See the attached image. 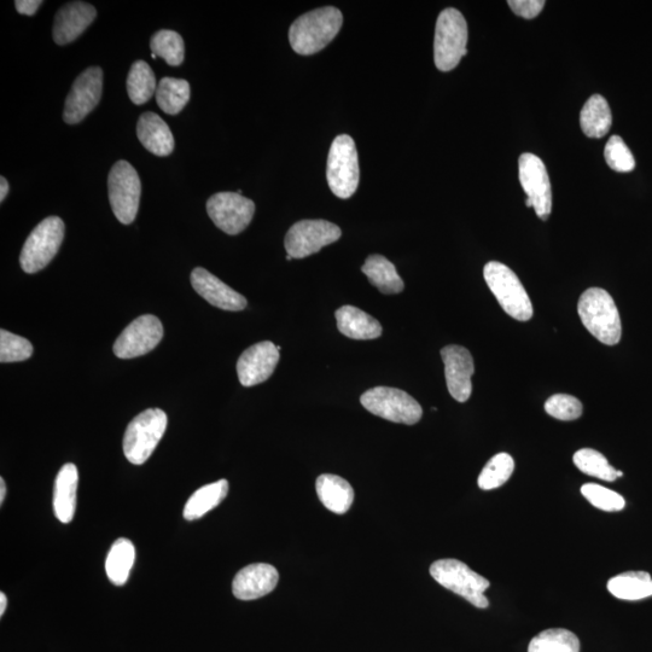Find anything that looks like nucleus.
<instances>
[{
	"label": "nucleus",
	"mask_w": 652,
	"mask_h": 652,
	"mask_svg": "<svg viewBox=\"0 0 652 652\" xmlns=\"http://www.w3.org/2000/svg\"><path fill=\"white\" fill-rule=\"evenodd\" d=\"M342 23L341 11L334 7L320 8L302 15L290 27L291 48L302 56L317 54L333 42Z\"/></svg>",
	"instance_id": "f257e3e1"
},
{
	"label": "nucleus",
	"mask_w": 652,
	"mask_h": 652,
	"mask_svg": "<svg viewBox=\"0 0 652 652\" xmlns=\"http://www.w3.org/2000/svg\"><path fill=\"white\" fill-rule=\"evenodd\" d=\"M578 313L582 324L604 345L615 346L621 340L619 310L607 290L591 288L581 295Z\"/></svg>",
	"instance_id": "f03ea898"
},
{
	"label": "nucleus",
	"mask_w": 652,
	"mask_h": 652,
	"mask_svg": "<svg viewBox=\"0 0 652 652\" xmlns=\"http://www.w3.org/2000/svg\"><path fill=\"white\" fill-rule=\"evenodd\" d=\"M468 25L457 9L448 8L439 15L434 40L435 66L441 72L456 68L468 54Z\"/></svg>",
	"instance_id": "7ed1b4c3"
},
{
	"label": "nucleus",
	"mask_w": 652,
	"mask_h": 652,
	"mask_svg": "<svg viewBox=\"0 0 652 652\" xmlns=\"http://www.w3.org/2000/svg\"><path fill=\"white\" fill-rule=\"evenodd\" d=\"M483 276L499 305L510 317L520 322L532 319V301L514 271L504 264L492 261L485 266Z\"/></svg>",
	"instance_id": "20e7f679"
},
{
	"label": "nucleus",
	"mask_w": 652,
	"mask_h": 652,
	"mask_svg": "<svg viewBox=\"0 0 652 652\" xmlns=\"http://www.w3.org/2000/svg\"><path fill=\"white\" fill-rule=\"evenodd\" d=\"M166 412L145 410L133 418L124 436V453L128 462L142 465L148 461L167 429Z\"/></svg>",
	"instance_id": "39448f33"
},
{
	"label": "nucleus",
	"mask_w": 652,
	"mask_h": 652,
	"mask_svg": "<svg viewBox=\"0 0 652 652\" xmlns=\"http://www.w3.org/2000/svg\"><path fill=\"white\" fill-rule=\"evenodd\" d=\"M430 575L445 589L467 599L476 608L486 609L489 602L485 592L489 589V581L470 569L467 564L458 560H439L430 567Z\"/></svg>",
	"instance_id": "423d86ee"
},
{
	"label": "nucleus",
	"mask_w": 652,
	"mask_h": 652,
	"mask_svg": "<svg viewBox=\"0 0 652 652\" xmlns=\"http://www.w3.org/2000/svg\"><path fill=\"white\" fill-rule=\"evenodd\" d=\"M359 177L358 153L352 137H336L331 144L326 166V178L331 191L340 199L347 200L357 191Z\"/></svg>",
	"instance_id": "0eeeda50"
},
{
	"label": "nucleus",
	"mask_w": 652,
	"mask_h": 652,
	"mask_svg": "<svg viewBox=\"0 0 652 652\" xmlns=\"http://www.w3.org/2000/svg\"><path fill=\"white\" fill-rule=\"evenodd\" d=\"M63 238V220L58 217L44 219L23 244L20 255L22 270L32 275L45 269L60 250Z\"/></svg>",
	"instance_id": "6e6552de"
},
{
	"label": "nucleus",
	"mask_w": 652,
	"mask_h": 652,
	"mask_svg": "<svg viewBox=\"0 0 652 652\" xmlns=\"http://www.w3.org/2000/svg\"><path fill=\"white\" fill-rule=\"evenodd\" d=\"M360 403L372 415L406 426H413L421 421L423 416L422 407L417 400L397 388H372L362 395Z\"/></svg>",
	"instance_id": "1a4fd4ad"
},
{
	"label": "nucleus",
	"mask_w": 652,
	"mask_h": 652,
	"mask_svg": "<svg viewBox=\"0 0 652 652\" xmlns=\"http://www.w3.org/2000/svg\"><path fill=\"white\" fill-rule=\"evenodd\" d=\"M109 201L120 223L130 225L135 221L141 202L142 184L131 163H115L108 178Z\"/></svg>",
	"instance_id": "9d476101"
},
{
	"label": "nucleus",
	"mask_w": 652,
	"mask_h": 652,
	"mask_svg": "<svg viewBox=\"0 0 652 652\" xmlns=\"http://www.w3.org/2000/svg\"><path fill=\"white\" fill-rule=\"evenodd\" d=\"M339 226L326 220H301L285 236V249L293 259H304L340 240Z\"/></svg>",
	"instance_id": "9b49d317"
},
{
	"label": "nucleus",
	"mask_w": 652,
	"mask_h": 652,
	"mask_svg": "<svg viewBox=\"0 0 652 652\" xmlns=\"http://www.w3.org/2000/svg\"><path fill=\"white\" fill-rule=\"evenodd\" d=\"M207 212L213 223L227 235L246 230L255 213V203L238 192H219L207 202Z\"/></svg>",
	"instance_id": "f8f14e48"
},
{
	"label": "nucleus",
	"mask_w": 652,
	"mask_h": 652,
	"mask_svg": "<svg viewBox=\"0 0 652 652\" xmlns=\"http://www.w3.org/2000/svg\"><path fill=\"white\" fill-rule=\"evenodd\" d=\"M163 326L153 314L138 317L122 331L114 343V353L121 359L142 357L161 342Z\"/></svg>",
	"instance_id": "ddd939ff"
},
{
	"label": "nucleus",
	"mask_w": 652,
	"mask_h": 652,
	"mask_svg": "<svg viewBox=\"0 0 652 652\" xmlns=\"http://www.w3.org/2000/svg\"><path fill=\"white\" fill-rule=\"evenodd\" d=\"M103 72L100 67L87 68L74 81L64 106L63 119L68 125L79 124L101 101Z\"/></svg>",
	"instance_id": "4468645a"
},
{
	"label": "nucleus",
	"mask_w": 652,
	"mask_h": 652,
	"mask_svg": "<svg viewBox=\"0 0 652 652\" xmlns=\"http://www.w3.org/2000/svg\"><path fill=\"white\" fill-rule=\"evenodd\" d=\"M518 173L527 199L533 203L535 213L547 220L552 212V191L544 162L537 155L526 153L518 160Z\"/></svg>",
	"instance_id": "2eb2a0df"
},
{
	"label": "nucleus",
	"mask_w": 652,
	"mask_h": 652,
	"mask_svg": "<svg viewBox=\"0 0 652 652\" xmlns=\"http://www.w3.org/2000/svg\"><path fill=\"white\" fill-rule=\"evenodd\" d=\"M441 358L445 364L448 392L458 403H465L473 393V383H471L475 371L473 355L467 348L451 345L441 349Z\"/></svg>",
	"instance_id": "dca6fc26"
},
{
	"label": "nucleus",
	"mask_w": 652,
	"mask_h": 652,
	"mask_svg": "<svg viewBox=\"0 0 652 652\" xmlns=\"http://www.w3.org/2000/svg\"><path fill=\"white\" fill-rule=\"evenodd\" d=\"M278 362L279 351L272 342H259L249 347L237 362V374L242 386H258L269 380Z\"/></svg>",
	"instance_id": "f3484780"
},
{
	"label": "nucleus",
	"mask_w": 652,
	"mask_h": 652,
	"mask_svg": "<svg viewBox=\"0 0 652 652\" xmlns=\"http://www.w3.org/2000/svg\"><path fill=\"white\" fill-rule=\"evenodd\" d=\"M191 284L197 294L221 310L238 312L243 311L248 305L247 299L243 295L238 294L237 291L202 267H196L191 272Z\"/></svg>",
	"instance_id": "a211bd4d"
},
{
	"label": "nucleus",
	"mask_w": 652,
	"mask_h": 652,
	"mask_svg": "<svg viewBox=\"0 0 652 652\" xmlns=\"http://www.w3.org/2000/svg\"><path fill=\"white\" fill-rule=\"evenodd\" d=\"M279 574L271 564L256 563L244 567L232 582V592L241 601H254L276 589Z\"/></svg>",
	"instance_id": "6ab92c4d"
},
{
	"label": "nucleus",
	"mask_w": 652,
	"mask_h": 652,
	"mask_svg": "<svg viewBox=\"0 0 652 652\" xmlns=\"http://www.w3.org/2000/svg\"><path fill=\"white\" fill-rule=\"evenodd\" d=\"M97 11L91 4L73 2L58 10L54 23V40L58 45L74 42L95 21Z\"/></svg>",
	"instance_id": "aec40b11"
},
{
	"label": "nucleus",
	"mask_w": 652,
	"mask_h": 652,
	"mask_svg": "<svg viewBox=\"0 0 652 652\" xmlns=\"http://www.w3.org/2000/svg\"><path fill=\"white\" fill-rule=\"evenodd\" d=\"M137 136L143 147L156 156H168L174 150L170 127L155 113H144L138 120Z\"/></svg>",
	"instance_id": "412c9836"
},
{
	"label": "nucleus",
	"mask_w": 652,
	"mask_h": 652,
	"mask_svg": "<svg viewBox=\"0 0 652 652\" xmlns=\"http://www.w3.org/2000/svg\"><path fill=\"white\" fill-rule=\"evenodd\" d=\"M79 474L73 463L63 465L57 474L54 489V511L58 521H73L77 509Z\"/></svg>",
	"instance_id": "4be33fe9"
},
{
	"label": "nucleus",
	"mask_w": 652,
	"mask_h": 652,
	"mask_svg": "<svg viewBox=\"0 0 652 652\" xmlns=\"http://www.w3.org/2000/svg\"><path fill=\"white\" fill-rule=\"evenodd\" d=\"M337 328L353 340H374L382 335V325L370 314L354 306H343L336 311Z\"/></svg>",
	"instance_id": "5701e85b"
},
{
	"label": "nucleus",
	"mask_w": 652,
	"mask_h": 652,
	"mask_svg": "<svg viewBox=\"0 0 652 652\" xmlns=\"http://www.w3.org/2000/svg\"><path fill=\"white\" fill-rule=\"evenodd\" d=\"M317 494L320 502L337 515L346 514L354 502V489L342 477L324 474L318 477Z\"/></svg>",
	"instance_id": "b1692460"
},
{
	"label": "nucleus",
	"mask_w": 652,
	"mask_h": 652,
	"mask_svg": "<svg viewBox=\"0 0 652 652\" xmlns=\"http://www.w3.org/2000/svg\"><path fill=\"white\" fill-rule=\"evenodd\" d=\"M227 494H229V482L226 480L213 482L211 485L197 489L185 504L183 511L185 520H199L209 511L217 508L227 497Z\"/></svg>",
	"instance_id": "393cba45"
},
{
	"label": "nucleus",
	"mask_w": 652,
	"mask_h": 652,
	"mask_svg": "<svg viewBox=\"0 0 652 652\" xmlns=\"http://www.w3.org/2000/svg\"><path fill=\"white\" fill-rule=\"evenodd\" d=\"M362 271L368 276L370 283L383 294H399L405 288L395 266L382 255L369 256Z\"/></svg>",
	"instance_id": "a878e982"
},
{
	"label": "nucleus",
	"mask_w": 652,
	"mask_h": 652,
	"mask_svg": "<svg viewBox=\"0 0 652 652\" xmlns=\"http://www.w3.org/2000/svg\"><path fill=\"white\" fill-rule=\"evenodd\" d=\"M608 591L622 601H640L652 596V578L646 572H627L608 582Z\"/></svg>",
	"instance_id": "bb28decb"
},
{
	"label": "nucleus",
	"mask_w": 652,
	"mask_h": 652,
	"mask_svg": "<svg viewBox=\"0 0 652 652\" xmlns=\"http://www.w3.org/2000/svg\"><path fill=\"white\" fill-rule=\"evenodd\" d=\"M610 107L601 95H593L581 110L580 125L589 138H603L611 127Z\"/></svg>",
	"instance_id": "cd10ccee"
},
{
	"label": "nucleus",
	"mask_w": 652,
	"mask_h": 652,
	"mask_svg": "<svg viewBox=\"0 0 652 652\" xmlns=\"http://www.w3.org/2000/svg\"><path fill=\"white\" fill-rule=\"evenodd\" d=\"M136 560V549L130 540L120 538L110 549L106 561L108 579L115 586H124Z\"/></svg>",
	"instance_id": "c85d7f7f"
},
{
	"label": "nucleus",
	"mask_w": 652,
	"mask_h": 652,
	"mask_svg": "<svg viewBox=\"0 0 652 652\" xmlns=\"http://www.w3.org/2000/svg\"><path fill=\"white\" fill-rule=\"evenodd\" d=\"M156 102L162 112L177 115L190 101V85L183 79L163 78L157 84Z\"/></svg>",
	"instance_id": "c756f323"
},
{
	"label": "nucleus",
	"mask_w": 652,
	"mask_h": 652,
	"mask_svg": "<svg viewBox=\"0 0 652 652\" xmlns=\"http://www.w3.org/2000/svg\"><path fill=\"white\" fill-rule=\"evenodd\" d=\"M156 90L155 74L149 64L144 61L133 63L127 78V92L130 100L137 106H141L154 96Z\"/></svg>",
	"instance_id": "7c9ffc66"
},
{
	"label": "nucleus",
	"mask_w": 652,
	"mask_h": 652,
	"mask_svg": "<svg viewBox=\"0 0 652 652\" xmlns=\"http://www.w3.org/2000/svg\"><path fill=\"white\" fill-rule=\"evenodd\" d=\"M528 652H580V640L564 628H551L532 639Z\"/></svg>",
	"instance_id": "2f4dec72"
},
{
	"label": "nucleus",
	"mask_w": 652,
	"mask_h": 652,
	"mask_svg": "<svg viewBox=\"0 0 652 652\" xmlns=\"http://www.w3.org/2000/svg\"><path fill=\"white\" fill-rule=\"evenodd\" d=\"M575 467L582 473L597 477L603 481L613 482L624 476L622 471H617L608 462V459L601 452L592 448H582L576 452L573 458Z\"/></svg>",
	"instance_id": "473e14b6"
},
{
	"label": "nucleus",
	"mask_w": 652,
	"mask_h": 652,
	"mask_svg": "<svg viewBox=\"0 0 652 652\" xmlns=\"http://www.w3.org/2000/svg\"><path fill=\"white\" fill-rule=\"evenodd\" d=\"M515 470L514 458L508 453H498L486 464L479 476V487L491 491L505 485Z\"/></svg>",
	"instance_id": "72a5a7b5"
},
{
	"label": "nucleus",
	"mask_w": 652,
	"mask_h": 652,
	"mask_svg": "<svg viewBox=\"0 0 652 652\" xmlns=\"http://www.w3.org/2000/svg\"><path fill=\"white\" fill-rule=\"evenodd\" d=\"M150 48L153 54L163 58L170 66H180L184 61V40L177 32L163 29V31L155 33L150 40Z\"/></svg>",
	"instance_id": "f704fd0d"
},
{
	"label": "nucleus",
	"mask_w": 652,
	"mask_h": 652,
	"mask_svg": "<svg viewBox=\"0 0 652 652\" xmlns=\"http://www.w3.org/2000/svg\"><path fill=\"white\" fill-rule=\"evenodd\" d=\"M33 355V346L25 337L0 331V363L25 362Z\"/></svg>",
	"instance_id": "c9c22d12"
},
{
	"label": "nucleus",
	"mask_w": 652,
	"mask_h": 652,
	"mask_svg": "<svg viewBox=\"0 0 652 652\" xmlns=\"http://www.w3.org/2000/svg\"><path fill=\"white\" fill-rule=\"evenodd\" d=\"M581 493L582 496L599 510L608 512L621 511L626 505L624 497L620 496L619 493L601 485H596V483H586V485L581 487Z\"/></svg>",
	"instance_id": "e433bc0d"
},
{
	"label": "nucleus",
	"mask_w": 652,
	"mask_h": 652,
	"mask_svg": "<svg viewBox=\"0 0 652 652\" xmlns=\"http://www.w3.org/2000/svg\"><path fill=\"white\" fill-rule=\"evenodd\" d=\"M605 161L611 170L619 173H628L636 167V160L628 149L624 139L619 136L610 137L604 150Z\"/></svg>",
	"instance_id": "4c0bfd02"
},
{
	"label": "nucleus",
	"mask_w": 652,
	"mask_h": 652,
	"mask_svg": "<svg viewBox=\"0 0 652 652\" xmlns=\"http://www.w3.org/2000/svg\"><path fill=\"white\" fill-rule=\"evenodd\" d=\"M582 404L579 399L568 394H556L546 401L547 415L560 421H575L582 415Z\"/></svg>",
	"instance_id": "58836bf2"
},
{
	"label": "nucleus",
	"mask_w": 652,
	"mask_h": 652,
	"mask_svg": "<svg viewBox=\"0 0 652 652\" xmlns=\"http://www.w3.org/2000/svg\"><path fill=\"white\" fill-rule=\"evenodd\" d=\"M508 4L517 16L527 20L535 19L545 7L544 0H510Z\"/></svg>",
	"instance_id": "ea45409f"
},
{
	"label": "nucleus",
	"mask_w": 652,
	"mask_h": 652,
	"mask_svg": "<svg viewBox=\"0 0 652 652\" xmlns=\"http://www.w3.org/2000/svg\"><path fill=\"white\" fill-rule=\"evenodd\" d=\"M42 4L40 0H16L15 7L21 15L32 16L37 13Z\"/></svg>",
	"instance_id": "a19ab883"
},
{
	"label": "nucleus",
	"mask_w": 652,
	"mask_h": 652,
	"mask_svg": "<svg viewBox=\"0 0 652 652\" xmlns=\"http://www.w3.org/2000/svg\"><path fill=\"white\" fill-rule=\"evenodd\" d=\"M9 183L4 177L0 178V202H4L5 197L8 196Z\"/></svg>",
	"instance_id": "79ce46f5"
},
{
	"label": "nucleus",
	"mask_w": 652,
	"mask_h": 652,
	"mask_svg": "<svg viewBox=\"0 0 652 652\" xmlns=\"http://www.w3.org/2000/svg\"><path fill=\"white\" fill-rule=\"evenodd\" d=\"M7 596L4 595V593H0V616H3L5 613V610H7Z\"/></svg>",
	"instance_id": "37998d69"
},
{
	"label": "nucleus",
	"mask_w": 652,
	"mask_h": 652,
	"mask_svg": "<svg viewBox=\"0 0 652 652\" xmlns=\"http://www.w3.org/2000/svg\"><path fill=\"white\" fill-rule=\"evenodd\" d=\"M5 494H7V486L4 479H0V505L4 503Z\"/></svg>",
	"instance_id": "c03bdc74"
},
{
	"label": "nucleus",
	"mask_w": 652,
	"mask_h": 652,
	"mask_svg": "<svg viewBox=\"0 0 652 652\" xmlns=\"http://www.w3.org/2000/svg\"><path fill=\"white\" fill-rule=\"evenodd\" d=\"M526 206L529 207V208H531V207L533 208V203H532V201L529 200V199H527V200H526Z\"/></svg>",
	"instance_id": "a18cd8bd"
},
{
	"label": "nucleus",
	"mask_w": 652,
	"mask_h": 652,
	"mask_svg": "<svg viewBox=\"0 0 652 652\" xmlns=\"http://www.w3.org/2000/svg\"><path fill=\"white\" fill-rule=\"evenodd\" d=\"M151 58H153V60H156L157 56L155 54H151Z\"/></svg>",
	"instance_id": "49530a36"
},
{
	"label": "nucleus",
	"mask_w": 652,
	"mask_h": 652,
	"mask_svg": "<svg viewBox=\"0 0 652 652\" xmlns=\"http://www.w3.org/2000/svg\"><path fill=\"white\" fill-rule=\"evenodd\" d=\"M287 260H288V261H291V260H293V258H291V256L288 255V256H287Z\"/></svg>",
	"instance_id": "de8ad7c7"
}]
</instances>
